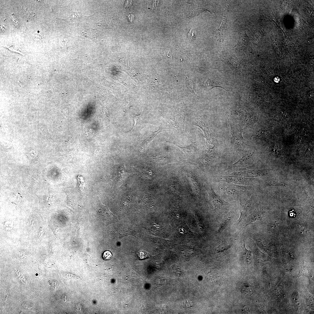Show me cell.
<instances>
[{"mask_svg":"<svg viewBox=\"0 0 314 314\" xmlns=\"http://www.w3.org/2000/svg\"><path fill=\"white\" fill-rule=\"evenodd\" d=\"M218 60L241 72H243L245 69V65L242 61L231 54H224L219 58Z\"/></svg>","mask_w":314,"mask_h":314,"instance_id":"cell-1","label":"cell"},{"mask_svg":"<svg viewBox=\"0 0 314 314\" xmlns=\"http://www.w3.org/2000/svg\"><path fill=\"white\" fill-rule=\"evenodd\" d=\"M220 188L227 195L233 197H238L245 192L247 187L235 184L221 185Z\"/></svg>","mask_w":314,"mask_h":314,"instance_id":"cell-2","label":"cell"},{"mask_svg":"<svg viewBox=\"0 0 314 314\" xmlns=\"http://www.w3.org/2000/svg\"><path fill=\"white\" fill-rule=\"evenodd\" d=\"M230 125L234 145L237 147L242 146L246 140L242 135V127L239 124L236 123H230Z\"/></svg>","mask_w":314,"mask_h":314,"instance_id":"cell-3","label":"cell"},{"mask_svg":"<svg viewBox=\"0 0 314 314\" xmlns=\"http://www.w3.org/2000/svg\"><path fill=\"white\" fill-rule=\"evenodd\" d=\"M220 180L230 183L239 185H245L248 182L247 179L245 177L240 176H222Z\"/></svg>","mask_w":314,"mask_h":314,"instance_id":"cell-4","label":"cell"},{"mask_svg":"<svg viewBox=\"0 0 314 314\" xmlns=\"http://www.w3.org/2000/svg\"><path fill=\"white\" fill-rule=\"evenodd\" d=\"M214 146H210L206 141L205 151L204 155L200 159L204 165L209 164L212 162L215 158Z\"/></svg>","mask_w":314,"mask_h":314,"instance_id":"cell-5","label":"cell"},{"mask_svg":"<svg viewBox=\"0 0 314 314\" xmlns=\"http://www.w3.org/2000/svg\"><path fill=\"white\" fill-rule=\"evenodd\" d=\"M208 192L210 201L215 208L219 209L224 206L225 201L216 193L212 187L208 190Z\"/></svg>","mask_w":314,"mask_h":314,"instance_id":"cell-6","label":"cell"},{"mask_svg":"<svg viewBox=\"0 0 314 314\" xmlns=\"http://www.w3.org/2000/svg\"><path fill=\"white\" fill-rule=\"evenodd\" d=\"M239 39L237 44L233 47L235 49L241 50L246 51L248 47L247 37L246 34L243 32L239 34Z\"/></svg>","mask_w":314,"mask_h":314,"instance_id":"cell-7","label":"cell"},{"mask_svg":"<svg viewBox=\"0 0 314 314\" xmlns=\"http://www.w3.org/2000/svg\"><path fill=\"white\" fill-rule=\"evenodd\" d=\"M236 173L237 176L253 177L262 175L263 174V172L261 170H252L247 169H240Z\"/></svg>","mask_w":314,"mask_h":314,"instance_id":"cell-8","label":"cell"},{"mask_svg":"<svg viewBox=\"0 0 314 314\" xmlns=\"http://www.w3.org/2000/svg\"><path fill=\"white\" fill-rule=\"evenodd\" d=\"M197 124H194L197 126L199 128H200V130L202 131L204 134L206 141L209 144H212L214 140V138L213 136L212 133L209 131V129L206 126L203 125L202 122L199 120L197 122Z\"/></svg>","mask_w":314,"mask_h":314,"instance_id":"cell-9","label":"cell"},{"mask_svg":"<svg viewBox=\"0 0 314 314\" xmlns=\"http://www.w3.org/2000/svg\"><path fill=\"white\" fill-rule=\"evenodd\" d=\"M251 153L249 154L245 153L242 154L240 156L238 160L236 163L233 164L232 168L243 167L247 165L249 160L250 159V155Z\"/></svg>","mask_w":314,"mask_h":314,"instance_id":"cell-10","label":"cell"},{"mask_svg":"<svg viewBox=\"0 0 314 314\" xmlns=\"http://www.w3.org/2000/svg\"><path fill=\"white\" fill-rule=\"evenodd\" d=\"M202 85L204 89L208 90H210L215 87H220L227 91L221 84L215 81L205 79L203 81Z\"/></svg>","mask_w":314,"mask_h":314,"instance_id":"cell-11","label":"cell"},{"mask_svg":"<svg viewBox=\"0 0 314 314\" xmlns=\"http://www.w3.org/2000/svg\"><path fill=\"white\" fill-rule=\"evenodd\" d=\"M190 141L191 144L186 147H182L178 145L175 144L187 155L189 156H193L195 153L197 148L196 146V142H192L191 140Z\"/></svg>","mask_w":314,"mask_h":314,"instance_id":"cell-12","label":"cell"},{"mask_svg":"<svg viewBox=\"0 0 314 314\" xmlns=\"http://www.w3.org/2000/svg\"><path fill=\"white\" fill-rule=\"evenodd\" d=\"M263 214L261 212L254 213L249 215L247 218L245 223V226H247L254 222L261 220Z\"/></svg>","mask_w":314,"mask_h":314,"instance_id":"cell-13","label":"cell"},{"mask_svg":"<svg viewBox=\"0 0 314 314\" xmlns=\"http://www.w3.org/2000/svg\"><path fill=\"white\" fill-rule=\"evenodd\" d=\"M251 206V201H247L244 204H240V215L238 222L239 223L246 216L249 209Z\"/></svg>","mask_w":314,"mask_h":314,"instance_id":"cell-14","label":"cell"},{"mask_svg":"<svg viewBox=\"0 0 314 314\" xmlns=\"http://www.w3.org/2000/svg\"><path fill=\"white\" fill-rule=\"evenodd\" d=\"M232 218V215L228 214L225 216L219 223L217 230L218 233H220L225 229L230 222Z\"/></svg>","mask_w":314,"mask_h":314,"instance_id":"cell-15","label":"cell"},{"mask_svg":"<svg viewBox=\"0 0 314 314\" xmlns=\"http://www.w3.org/2000/svg\"><path fill=\"white\" fill-rule=\"evenodd\" d=\"M227 22L226 15H224L219 27L216 31L217 34L221 38L223 36L224 31L226 29L227 26Z\"/></svg>","mask_w":314,"mask_h":314,"instance_id":"cell-16","label":"cell"},{"mask_svg":"<svg viewBox=\"0 0 314 314\" xmlns=\"http://www.w3.org/2000/svg\"><path fill=\"white\" fill-rule=\"evenodd\" d=\"M153 159L155 162L161 164H166L170 162L168 158L160 154L154 155Z\"/></svg>","mask_w":314,"mask_h":314,"instance_id":"cell-17","label":"cell"},{"mask_svg":"<svg viewBox=\"0 0 314 314\" xmlns=\"http://www.w3.org/2000/svg\"><path fill=\"white\" fill-rule=\"evenodd\" d=\"M139 170V172L144 176L151 177H153L155 175V173L153 170L144 168Z\"/></svg>","mask_w":314,"mask_h":314,"instance_id":"cell-18","label":"cell"},{"mask_svg":"<svg viewBox=\"0 0 314 314\" xmlns=\"http://www.w3.org/2000/svg\"><path fill=\"white\" fill-rule=\"evenodd\" d=\"M163 131V130L159 127L158 129L155 132H151V134L146 139V143L148 144L152 141L157 135L159 133Z\"/></svg>","mask_w":314,"mask_h":314,"instance_id":"cell-19","label":"cell"},{"mask_svg":"<svg viewBox=\"0 0 314 314\" xmlns=\"http://www.w3.org/2000/svg\"><path fill=\"white\" fill-rule=\"evenodd\" d=\"M231 247V245L230 244H222L219 245L217 248V249H216V252H223L229 249Z\"/></svg>","mask_w":314,"mask_h":314,"instance_id":"cell-20","label":"cell"},{"mask_svg":"<svg viewBox=\"0 0 314 314\" xmlns=\"http://www.w3.org/2000/svg\"><path fill=\"white\" fill-rule=\"evenodd\" d=\"M242 255L245 257L246 259L247 260H250L251 256V252L250 251L247 250L245 247V243L244 242L243 244Z\"/></svg>","mask_w":314,"mask_h":314,"instance_id":"cell-21","label":"cell"},{"mask_svg":"<svg viewBox=\"0 0 314 314\" xmlns=\"http://www.w3.org/2000/svg\"><path fill=\"white\" fill-rule=\"evenodd\" d=\"M112 255L110 251H105L103 254L102 257L105 260H109L111 258Z\"/></svg>","mask_w":314,"mask_h":314,"instance_id":"cell-22","label":"cell"},{"mask_svg":"<svg viewBox=\"0 0 314 314\" xmlns=\"http://www.w3.org/2000/svg\"><path fill=\"white\" fill-rule=\"evenodd\" d=\"M138 257L140 259L147 258L149 257V255L147 253L143 251H141L137 254Z\"/></svg>","mask_w":314,"mask_h":314,"instance_id":"cell-23","label":"cell"},{"mask_svg":"<svg viewBox=\"0 0 314 314\" xmlns=\"http://www.w3.org/2000/svg\"><path fill=\"white\" fill-rule=\"evenodd\" d=\"M141 116L140 115H136L134 117V124L133 128L135 127L136 125L139 123L140 121Z\"/></svg>","mask_w":314,"mask_h":314,"instance_id":"cell-24","label":"cell"},{"mask_svg":"<svg viewBox=\"0 0 314 314\" xmlns=\"http://www.w3.org/2000/svg\"><path fill=\"white\" fill-rule=\"evenodd\" d=\"M102 112L104 115L106 116H109V113L107 108L105 107H104L102 109Z\"/></svg>","mask_w":314,"mask_h":314,"instance_id":"cell-25","label":"cell"},{"mask_svg":"<svg viewBox=\"0 0 314 314\" xmlns=\"http://www.w3.org/2000/svg\"><path fill=\"white\" fill-rule=\"evenodd\" d=\"M287 125H288V126L290 127V124H289V123H288V124Z\"/></svg>","mask_w":314,"mask_h":314,"instance_id":"cell-26","label":"cell"},{"mask_svg":"<svg viewBox=\"0 0 314 314\" xmlns=\"http://www.w3.org/2000/svg\"><path fill=\"white\" fill-rule=\"evenodd\" d=\"M299 140H302V138H299Z\"/></svg>","mask_w":314,"mask_h":314,"instance_id":"cell-27","label":"cell"},{"mask_svg":"<svg viewBox=\"0 0 314 314\" xmlns=\"http://www.w3.org/2000/svg\"><path fill=\"white\" fill-rule=\"evenodd\" d=\"M303 135H306V134H305V133H303Z\"/></svg>","mask_w":314,"mask_h":314,"instance_id":"cell-28","label":"cell"},{"mask_svg":"<svg viewBox=\"0 0 314 314\" xmlns=\"http://www.w3.org/2000/svg\"><path fill=\"white\" fill-rule=\"evenodd\" d=\"M302 130H304V129L303 128H302Z\"/></svg>","mask_w":314,"mask_h":314,"instance_id":"cell-29","label":"cell"},{"mask_svg":"<svg viewBox=\"0 0 314 314\" xmlns=\"http://www.w3.org/2000/svg\"><path fill=\"white\" fill-rule=\"evenodd\" d=\"M299 142H301V140H299Z\"/></svg>","mask_w":314,"mask_h":314,"instance_id":"cell-30","label":"cell"},{"mask_svg":"<svg viewBox=\"0 0 314 314\" xmlns=\"http://www.w3.org/2000/svg\"><path fill=\"white\" fill-rule=\"evenodd\" d=\"M286 126L287 127H288V125H286Z\"/></svg>","mask_w":314,"mask_h":314,"instance_id":"cell-31","label":"cell"},{"mask_svg":"<svg viewBox=\"0 0 314 314\" xmlns=\"http://www.w3.org/2000/svg\"><path fill=\"white\" fill-rule=\"evenodd\" d=\"M286 128H287V129H288V128H289L288 127H287Z\"/></svg>","mask_w":314,"mask_h":314,"instance_id":"cell-32","label":"cell"},{"mask_svg":"<svg viewBox=\"0 0 314 314\" xmlns=\"http://www.w3.org/2000/svg\"><path fill=\"white\" fill-rule=\"evenodd\" d=\"M309 145H310V144H309Z\"/></svg>","mask_w":314,"mask_h":314,"instance_id":"cell-33","label":"cell"}]
</instances>
